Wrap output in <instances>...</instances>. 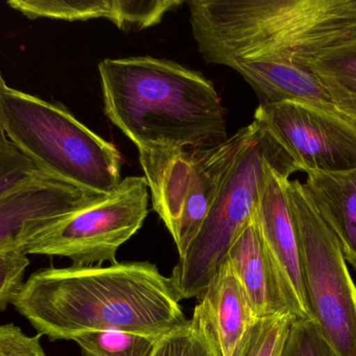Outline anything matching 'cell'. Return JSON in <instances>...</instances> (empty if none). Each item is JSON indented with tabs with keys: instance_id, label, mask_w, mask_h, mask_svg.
<instances>
[{
	"instance_id": "obj_14",
	"label": "cell",
	"mask_w": 356,
	"mask_h": 356,
	"mask_svg": "<svg viewBox=\"0 0 356 356\" xmlns=\"http://www.w3.org/2000/svg\"><path fill=\"white\" fill-rule=\"evenodd\" d=\"M201 299L209 309L222 356H243L259 318L227 261Z\"/></svg>"
},
{
	"instance_id": "obj_8",
	"label": "cell",
	"mask_w": 356,
	"mask_h": 356,
	"mask_svg": "<svg viewBox=\"0 0 356 356\" xmlns=\"http://www.w3.org/2000/svg\"><path fill=\"white\" fill-rule=\"evenodd\" d=\"M148 200L145 178H124L114 192L65 219L22 251L27 255L65 257L77 267L115 265L120 247L143 226Z\"/></svg>"
},
{
	"instance_id": "obj_16",
	"label": "cell",
	"mask_w": 356,
	"mask_h": 356,
	"mask_svg": "<svg viewBox=\"0 0 356 356\" xmlns=\"http://www.w3.org/2000/svg\"><path fill=\"white\" fill-rule=\"evenodd\" d=\"M309 66L337 107L356 119V25L315 54Z\"/></svg>"
},
{
	"instance_id": "obj_2",
	"label": "cell",
	"mask_w": 356,
	"mask_h": 356,
	"mask_svg": "<svg viewBox=\"0 0 356 356\" xmlns=\"http://www.w3.org/2000/svg\"><path fill=\"white\" fill-rule=\"evenodd\" d=\"M104 114L138 150H207L229 138L215 86L198 71L150 56L98 64Z\"/></svg>"
},
{
	"instance_id": "obj_10",
	"label": "cell",
	"mask_w": 356,
	"mask_h": 356,
	"mask_svg": "<svg viewBox=\"0 0 356 356\" xmlns=\"http://www.w3.org/2000/svg\"><path fill=\"white\" fill-rule=\"evenodd\" d=\"M106 196L40 171L29 183L0 199V253L23 250Z\"/></svg>"
},
{
	"instance_id": "obj_13",
	"label": "cell",
	"mask_w": 356,
	"mask_h": 356,
	"mask_svg": "<svg viewBox=\"0 0 356 356\" xmlns=\"http://www.w3.org/2000/svg\"><path fill=\"white\" fill-rule=\"evenodd\" d=\"M29 19L87 21L108 19L123 31H142L159 24L181 0H12L8 2Z\"/></svg>"
},
{
	"instance_id": "obj_3",
	"label": "cell",
	"mask_w": 356,
	"mask_h": 356,
	"mask_svg": "<svg viewBox=\"0 0 356 356\" xmlns=\"http://www.w3.org/2000/svg\"><path fill=\"white\" fill-rule=\"evenodd\" d=\"M186 4L203 60L234 71L307 62L356 25V0H191Z\"/></svg>"
},
{
	"instance_id": "obj_7",
	"label": "cell",
	"mask_w": 356,
	"mask_h": 356,
	"mask_svg": "<svg viewBox=\"0 0 356 356\" xmlns=\"http://www.w3.org/2000/svg\"><path fill=\"white\" fill-rule=\"evenodd\" d=\"M286 190L314 322L337 355L356 356V286L346 258L303 183L289 179Z\"/></svg>"
},
{
	"instance_id": "obj_1",
	"label": "cell",
	"mask_w": 356,
	"mask_h": 356,
	"mask_svg": "<svg viewBox=\"0 0 356 356\" xmlns=\"http://www.w3.org/2000/svg\"><path fill=\"white\" fill-rule=\"evenodd\" d=\"M12 305L51 341L110 330L162 338L186 322L170 277L149 263L38 270Z\"/></svg>"
},
{
	"instance_id": "obj_22",
	"label": "cell",
	"mask_w": 356,
	"mask_h": 356,
	"mask_svg": "<svg viewBox=\"0 0 356 356\" xmlns=\"http://www.w3.org/2000/svg\"><path fill=\"white\" fill-rule=\"evenodd\" d=\"M29 265V257L22 250L0 253V311L12 304L24 284L23 277Z\"/></svg>"
},
{
	"instance_id": "obj_5",
	"label": "cell",
	"mask_w": 356,
	"mask_h": 356,
	"mask_svg": "<svg viewBox=\"0 0 356 356\" xmlns=\"http://www.w3.org/2000/svg\"><path fill=\"white\" fill-rule=\"evenodd\" d=\"M4 104L6 137L38 169L97 194L119 187L122 155L66 107L10 87Z\"/></svg>"
},
{
	"instance_id": "obj_6",
	"label": "cell",
	"mask_w": 356,
	"mask_h": 356,
	"mask_svg": "<svg viewBox=\"0 0 356 356\" xmlns=\"http://www.w3.org/2000/svg\"><path fill=\"white\" fill-rule=\"evenodd\" d=\"M257 130L252 123L207 150H139L152 205L172 235L179 258L198 235L232 165Z\"/></svg>"
},
{
	"instance_id": "obj_23",
	"label": "cell",
	"mask_w": 356,
	"mask_h": 356,
	"mask_svg": "<svg viewBox=\"0 0 356 356\" xmlns=\"http://www.w3.org/2000/svg\"><path fill=\"white\" fill-rule=\"evenodd\" d=\"M41 336H26L13 323L0 325V356H46Z\"/></svg>"
},
{
	"instance_id": "obj_20",
	"label": "cell",
	"mask_w": 356,
	"mask_h": 356,
	"mask_svg": "<svg viewBox=\"0 0 356 356\" xmlns=\"http://www.w3.org/2000/svg\"><path fill=\"white\" fill-rule=\"evenodd\" d=\"M40 171L10 140L0 141V199L29 183Z\"/></svg>"
},
{
	"instance_id": "obj_18",
	"label": "cell",
	"mask_w": 356,
	"mask_h": 356,
	"mask_svg": "<svg viewBox=\"0 0 356 356\" xmlns=\"http://www.w3.org/2000/svg\"><path fill=\"white\" fill-rule=\"evenodd\" d=\"M161 338L134 332H91L74 339L83 356H152Z\"/></svg>"
},
{
	"instance_id": "obj_4",
	"label": "cell",
	"mask_w": 356,
	"mask_h": 356,
	"mask_svg": "<svg viewBox=\"0 0 356 356\" xmlns=\"http://www.w3.org/2000/svg\"><path fill=\"white\" fill-rule=\"evenodd\" d=\"M255 121L254 136L230 167L198 235L171 274L180 301L204 296L234 240L254 217L270 169L288 177L301 171L284 146Z\"/></svg>"
},
{
	"instance_id": "obj_21",
	"label": "cell",
	"mask_w": 356,
	"mask_h": 356,
	"mask_svg": "<svg viewBox=\"0 0 356 356\" xmlns=\"http://www.w3.org/2000/svg\"><path fill=\"white\" fill-rule=\"evenodd\" d=\"M282 356H338L317 324L294 318Z\"/></svg>"
},
{
	"instance_id": "obj_19",
	"label": "cell",
	"mask_w": 356,
	"mask_h": 356,
	"mask_svg": "<svg viewBox=\"0 0 356 356\" xmlns=\"http://www.w3.org/2000/svg\"><path fill=\"white\" fill-rule=\"evenodd\" d=\"M293 320L292 315L259 318L243 356H282Z\"/></svg>"
},
{
	"instance_id": "obj_15",
	"label": "cell",
	"mask_w": 356,
	"mask_h": 356,
	"mask_svg": "<svg viewBox=\"0 0 356 356\" xmlns=\"http://www.w3.org/2000/svg\"><path fill=\"white\" fill-rule=\"evenodd\" d=\"M305 185L318 213L356 270V169L344 173L309 171Z\"/></svg>"
},
{
	"instance_id": "obj_9",
	"label": "cell",
	"mask_w": 356,
	"mask_h": 356,
	"mask_svg": "<svg viewBox=\"0 0 356 356\" xmlns=\"http://www.w3.org/2000/svg\"><path fill=\"white\" fill-rule=\"evenodd\" d=\"M253 119L276 138L301 171L356 169V119L341 110L282 102L259 105Z\"/></svg>"
},
{
	"instance_id": "obj_12",
	"label": "cell",
	"mask_w": 356,
	"mask_h": 356,
	"mask_svg": "<svg viewBox=\"0 0 356 356\" xmlns=\"http://www.w3.org/2000/svg\"><path fill=\"white\" fill-rule=\"evenodd\" d=\"M226 261L259 319L276 315L302 319L296 301L266 247L255 215L234 240Z\"/></svg>"
},
{
	"instance_id": "obj_24",
	"label": "cell",
	"mask_w": 356,
	"mask_h": 356,
	"mask_svg": "<svg viewBox=\"0 0 356 356\" xmlns=\"http://www.w3.org/2000/svg\"><path fill=\"white\" fill-rule=\"evenodd\" d=\"M6 81L2 77L1 71H0V141L8 139L6 134V104H4V93H6Z\"/></svg>"
},
{
	"instance_id": "obj_17",
	"label": "cell",
	"mask_w": 356,
	"mask_h": 356,
	"mask_svg": "<svg viewBox=\"0 0 356 356\" xmlns=\"http://www.w3.org/2000/svg\"><path fill=\"white\" fill-rule=\"evenodd\" d=\"M152 356H222L209 309L202 299L191 319L159 340Z\"/></svg>"
},
{
	"instance_id": "obj_11",
	"label": "cell",
	"mask_w": 356,
	"mask_h": 356,
	"mask_svg": "<svg viewBox=\"0 0 356 356\" xmlns=\"http://www.w3.org/2000/svg\"><path fill=\"white\" fill-rule=\"evenodd\" d=\"M289 179L284 173L270 169L255 217L266 247L296 301L302 319L314 322L305 293L296 226L286 196Z\"/></svg>"
}]
</instances>
